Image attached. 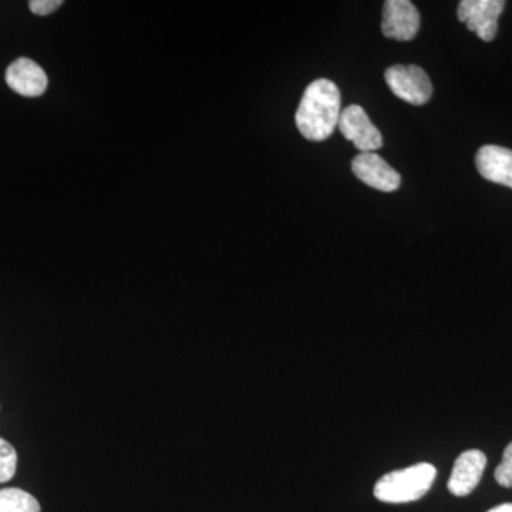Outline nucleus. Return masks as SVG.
Here are the masks:
<instances>
[{
	"label": "nucleus",
	"instance_id": "ddd939ff",
	"mask_svg": "<svg viewBox=\"0 0 512 512\" xmlns=\"http://www.w3.org/2000/svg\"><path fill=\"white\" fill-rule=\"evenodd\" d=\"M495 480L505 488H512V443L505 448L503 461L495 470Z\"/></svg>",
	"mask_w": 512,
	"mask_h": 512
},
{
	"label": "nucleus",
	"instance_id": "1a4fd4ad",
	"mask_svg": "<svg viewBox=\"0 0 512 512\" xmlns=\"http://www.w3.org/2000/svg\"><path fill=\"white\" fill-rule=\"evenodd\" d=\"M6 83L20 96L39 97L46 92L49 80L39 64L26 57H20L6 70Z\"/></svg>",
	"mask_w": 512,
	"mask_h": 512
},
{
	"label": "nucleus",
	"instance_id": "6e6552de",
	"mask_svg": "<svg viewBox=\"0 0 512 512\" xmlns=\"http://www.w3.org/2000/svg\"><path fill=\"white\" fill-rule=\"evenodd\" d=\"M485 466H487V457L483 451H464L454 463L450 480H448V491L456 497H466L473 493L483 477Z\"/></svg>",
	"mask_w": 512,
	"mask_h": 512
},
{
	"label": "nucleus",
	"instance_id": "423d86ee",
	"mask_svg": "<svg viewBox=\"0 0 512 512\" xmlns=\"http://www.w3.org/2000/svg\"><path fill=\"white\" fill-rule=\"evenodd\" d=\"M419 10L409 0H387L383 8L382 32L389 39L410 42L419 33Z\"/></svg>",
	"mask_w": 512,
	"mask_h": 512
},
{
	"label": "nucleus",
	"instance_id": "9d476101",
	"mask_svg": "<svg viewBox=\"0 0 512 512\" xmlns=\"http://www.w3.org/2000/svg\"><path fill=\"white\" fill-rule=\"evenodd\" d=\"M476 165L485 180L512 188V150L500 146L481 147Z\"/></svg>",
	"mask_w": 512,
	"mask_h": 512
},
{
	"label": "nucleus",
	"instance_id": "9b49d317",
	"mask_svg": "<svg viewBox=\"0 0 512 512\" xmlns=\"http://www.w3.org/2000/svg\"><path fill=\"white\" fill-rule=\"evenodd\" d=\"M39 501L20 488L0 490V512H40Z\"/></svg>",
	"mask_w": 512,
	"mask_h": 512
},
{
	"label": "nucleus",
	"instance_id": "7ed1b4c3",
	"mask_svg": "<svg viewBox=\"0 0 512 512\" xmlns=\"http://www.w3.org/2000/svg\"><path fill=\"white\" fill-rule=\"evenodd\" d=\"M387 86L394 96L413 106H423L433 96V86L427 73L416 64H396L384 73Z\"/></svg>",
	"mask_w": 512,
	"mask_h": 512
},
{
	"label": "nucleus",
	"instance_id": "f03ea898",
	"mask_svg": "<svg viewBox=\"0 0 512 512\" xmlns=\"http://www.w3.org/2000/svg\"><path fill=\"white\" fill-rule=\"evenodd\" d=\"M436 476V467L429 463H420L416 466L392 471L377 481L375 497L382 503H412L429 493Z\"/></svg>",
	"mask_w": 512,
	"mask_h": 512
},
{
	"label": "nucleus",
	"instance_id": "20e7f679",
	"mask_svg": "<svg viewBox=\"0 0 512 512\" xmlns=\"http://www.w3.org/2000/svg\"><path fill=\"white\" fill-rule=\"evenodd\" d=\"M503 0H463L458 5L457 16L466 23L470 32L484 42H491L498 32V18L504 12Z\"/></svg>",
	"mask_w": 512,
	"mask_h": 512
},
{
	"label": "nucleus",
	"instance_id": "f257e3e1",
	"mask_svg": "<svg viewBox=\"0 0 512 512\" xmlns=\"http://www.w3.org/2000/svg\"><path fill=\"white\" fill-rule=\"evenodd\" d=\"M342 97L338 86L328 79H319L309 84L303 93L298 111L296 126L306 140L325 141L338 127Z\"/></svg>",
	"mask_w": 512,
	"mask_h": 512
},
{
	"label": "nucleus",
	"instance_id": "39448f33",
	"mask_svg": "<svg viewBox=\"0 0 512 512\" xmlns=\"http://www.w3.org/2000/svg\"><path fill=\"white\" fill-rule=\"evenodd\" d=\"M338 127L343 137L353 143L360 153H376L383 146L382 134L360 106H349L342 110Z\"/></svg>",
	"mask_w": 512,
	"mask_h": 512
},
{
	"label": "nucleus",
	"instance_id": "f8f14e48",
	"mask_svg": "<svg viewBox=\"0 0 512 512\" xmlns=\"http://www.w3.org/2000/svg\"><path fill=\"white\" fill-rule=\"evenodd\" d=\"M18 454L8 441L0 439V484L8 483L16 474Z\"/></svg>",
	"mask_w": 512,
	"mask_h": 512
},
{
	"label": "nucleus",
	"instance_id": "4468645a",
	"mask_svg": "<svg viewBox=\"0 0 512 512\" xmlns=\"http://www.w3.org/2000/svg\"><path fill=\"white\" fill-rule=\"evenodd\" d=\"M62 5V0H32L29 3V8L37 16H47L56 12Z\"/></svg>",
	"mask_w": 512,
	"mask_h": 512
},
{
	"label": "nucleus",
	"instance_id": "2eb2a0df",
	"mask_svg": "<svg viewBox=\"0 0 512 512\" xmlns=\"http://www.w3.org/2000/svg\"><path fill=\"white\" fill-rule=\"evenodd\" d=\"M488 512H512V504L498 505V507H495L493 510Z\"/></svg>",
	"mask_w": 512,
	"mask_h": 512
},
{
	"label": "nucleus",
	"instance_id": "0eeeda50",
	"mask_svg": "<svg viewBox=\"0 0 512 512\" xmlns=\"http://www.w3.org/2000/svg\"><path fill=\"white\" fill-rule=\"evenodd\" d=\"M352 171L360 181L383 192H393L402 184V177L379 154L362 153L352 161Z\"/></svg>",
	"mask_w": 512,
	"mask_h": 512
}]
</instances>
